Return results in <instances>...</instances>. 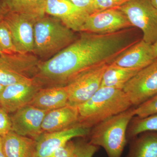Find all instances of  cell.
<instances>
[{"instance_id":"cell-20","label":"cell","mask_w":157,"mask_h":157,"mask_svg":"<svg viewBox=\"0 0 157 157\" xmlns=\"http://www.w3.org/2000/svg\"><path fill=\"white\" fill-rule=\"evenodd\" d=\"M128 157H157V133H141L132 142Z\"/></svg>"},{"instance_id":"cell-9","label":"cell","mask_w":157,"mask_h":157,"mask_svg":"<svg viewBox=\"0 0 157 157\" xmlns=\"http://www.w3.org/2000/svg\"><path fill=\"white\" fill-rule=\"evenodd\" d=\"M132 27H133L123 12L117 9H111L90 14L81 32L110 34Z\"/></svg>"},{"instance_id":"cell-6","label":"cell","mask_w":157,"mask_h":157,"mask_svg":"<svg viewBox=\"0 0 157 157\" xmlns=\"http://www.w3.org/2000/svg\"><path fill=\"white\" fill-rule=\"evenodd\" d=\"M0 16L10 30L17 52L22 54L33 53L34 25L37 18L9 11L4 6Z\"/></svg>"},{"instance_id":"cell-4","label":"cell","mask_w":157,"mask_h":157,"mask_svg":"<svg viewBox=\"0 0 157 157\" xmlns=\"http://www.w3.org/2000/svg\"><path fill=\"white\" fill-rule=\"evenodd\" d=\"M134 116V109L130 108L101 122L91 128L89 142L103 147L108 157H121L127 144L128 127Z\"/></svg>"},{"instance_id":"cell-26","label":"cell","mask_w":157,"mask_h":157,"mask_svg":"<svg viewBox=\"0 0 157 157\" xmlns=\"http://www.w3.org/2000/svg\"><path fill=\"white\" fill-rule=\"evenodd\" d=\"M99 147L90 142H76L75 143L73 157H93L99 149Z\"/></svg>"},{"instance_id":"cell-27","label":"cell","mask_w":157,"mask_h":157,"mask_svg":"<svg viewBox=\"0 0 157 157\" xmlns=\"http://www.w3.org/2000/svg\"><path fill=\"white\" fill-rule=\"evenodd\" d=\"M12 131V123L9 113L0 107V136L4 137Z\"/></svg>"},{"instance_id":"cell-13","label":"cell","mask_w":157,"mask_h":157,"mask_svg":"<svg viewBox=\"0 0 157 157\" xmlns=\"http://www.w3.org/2000/svg\"><path fill=\"white\" fill-rule=\"evenodd\" d=\"M45 14L58 18L68 28L81 32L89 13L68 0H46Z\"/></svg>"},{"instance_id":"cell-7","label":"cell","mask_w":157,"mask_h":157,"mask_svg":"<svg viewBox=\"0 0 157 157\" xmlns=\"http://www.w3.org/2000/svg\"><path fill=\"white\" fill-rule=\"evenodd\" d=\"M109 64H104L86 70L67 85L68 104L77 107L86 102L101 87L102 78Z\"/></svg>"},{"instance_id":"cell-10","label":"cell","mask_w":157,"mask_h":157,"mask_svg":"<svg viewBox=\"0 0 157 157\" xmlns=\"http://www.w3.org/2000/svg\"><path fill=\"white\" fill-rule=\"evenodd\" d=\"M42 88L34 78L6 86L0 96V107L8 113H13L29 105Z\"/></svg>"},{"instance_id":"cell-19","label":"cell","mask_w":157,"mask_h":157,"mask_svg":"<svg viewBox=\"0 0 157 157\" xmlns=\"http://www.w3.org/2000/svg\"><path fill=\"white\" fill-rule=\"evenodd\" d=\"M140 71L109 64L104 72L101 87L123 90L126 84Z\"/></svg>"},{"instance_id":"cell-5","label":"cell","mask_w":157,"mask_h":157,"mask_svg":"<svg viewBox=\"0 0 157 157\" xmlns=\"http://www.w3.org/2000/svg\"><path fill=\"white\" fill-rule=\"evenodd\" d=\"M126 15L133 27L140 29L143 40L152 44L157 40V9L150 0H129L117 8Z\"/></svg>"},{"instance_id":"cell-14","label":"cell","mask_w":157,"mask_h":157,"mask_svg":"<svg viewBox=\"0 0 157 157\" xmlns=\"http://www.w3.org/2000/svg\"><path fill=\"white\" fill-rule=\"evenodd\" d=\"M156 59L152 44L142 39L124 51L110 64L140 70L153 63Z\"/></svg>"},{"instance_id":"cell-3","label":"cell","mask_w":157,"mask_h":157,"mask_svg":"<svg viewBox=\"0 0 157 157\" xmlns=\"http://www.w3.org/2000/svg\"><path fill=\"white\" fill-rule=\"evenodd\" d=\"M76 39L74 31L58 18L45 14L34 23L33 54L41 58L52 57Z\"/></svg>"},{"instance_id":"cell-22","label":"cell","mask_w":157,"mask_h":157,"mask_svg":"<svg viewBox=\"0 0 157 157\" xmlns=\"http://www.w3.org/2000/svg\"><path fill=\"white\" fill-rule=\"evenodd\" d=\"M157 133V113L144 117L135 118L128 129V138H135L144 132Z\"/></svg>"},{"instance_id":"cell-16","label":"cell","mask_w":157,"mask_h":157,"mask_svg":"<svg viewBox=\"0 0 157 157\" xmlns=\"http://www.w3.org/2000/svg\"><path fill=\"white\" fill-rule=\"evenodd\" d=\"M68 99L67 86L43 87L39 90L29 105L49 111L67 105Z\"/></svg>"},{"instance_id":"cell-28","label":"cell","mask_w":157,"mask_h":157,"mask_svg":"<svg viewBox=\"0 0 157 157\" xmlns=\"http://www.w3.org/2000/svg\"><path fill=\"white\" fill-rule=\"evenodd\" d=\"M75 142L70 140L54 151L48 157H73Z\"/></svg>"},{"instance_id":"cell-15","label":"cell","mask_w":157,"mask_h":157,"mask_svg":"<svg viewBox=\"0 0 157 157\" xmlns=\"http://www.w3.org/2000/svg\"><path fill=\"white\" fill-rule=\"evenodd\" d=\"M77 107L67 105L48 111L42 121L44 133L58 132L78 124Z\"/></svg>"},{"instance_id":"cell-24","label":"cell","mask_w":157,"mask_h":157,"mask_svg":"<svg viewBox=\"0 0 157 157\" xmlns=\"http://www.w3.org/2000/svg\"><path fill=\"white\" fill-rule=\"evenodd\" d=\"M135 116L144 117L157 113V94L134 108Z\"/></svg>"},{"instance_id":"cell-30","label":"cell","mask_w":157,"mask_h":157,"mask_svg":"<svg viewBox=\"0 0 157 157\" xmlns=\"http://www.w3.org/2000/svg\"><path fill=\"white\" fill-rule=\"evenodd\" d=\"M0 157H5L3 148V138L0 136Z\"/></svg>"},{"instance_id":"cell-11","label":"cell","mask_w":157,"mask_h":157,"mask_svg":"<svg viewBox=\"0 0 157 157\" xmlns=\"http://www.w3.org/2000/svg\"><path fill=\"white\" fill-rule=\"evenodd\" d=\"M48 112L31 105L21 107L10 116L12 131L37 140L43 133L42 123Z\"/></svg>"},{"instance_id":"cell-12","label":"cell","mask_w":157,"mask_h":157,"mask_svg":"<svg viewBox=\"0 0 157 157\" xmlns=\"http://www.w3.org/2000/svg\"><path fill=\"white\" fill-rule=\"evenodd\" d=\"M91 129L77 124L58 132L43 133L36 140V157H48L54 151L74 137L89 135Z\"/></svg>"},{"instance_id":"cell-21","label":"cell","mask_w":157,"mask_h":157,"mask_svg":"<svg viewBox=\"0 0 157 157\" xmlns=\"http://www.w3.org/2000/svg\"><path fill=\"white\" fill-rule=\"evenodd\" d=\"M46 0H5L3 4L7 10L38 17L45 15Z\"/></svg>"},{"instance_id":"cell-18","label":"cell","mask_w":157,"mask_h":157,"mask_svg":"<svg viewBox=\"0 0 157 157\" xmlns=\"http://www.w3.org/2000/svg\"><path fill=\"white\" fill-rule=\"evenodd\" d=\"M33 78L25 74L22 66L14 55L3 54L0 57V84L3 86Z\"/></svg>"},{"instance_id":"cell-1","label":"cell","mask_w":157,"mask_h":157,"mask_svg":"<svg viewBox=\"0 0 157 157\" xmlns=\"http://www.w3.org/2000/svg\"><path fill=\"white\" fill-rule=\"evenodd\" d=\"M134 27L113 33L83 32L70 45L42 63L34 78L42 87L65 86L86 70L109 64L139 41Z\"/></svg>"},{"instance_id":"cell-2","label":"cell","mask_w":157,"mask_h":157,"mask_svg":"<svg viewBox=\"0 0 157 157\" xmlns=\"http://www.w3.org/2000/svg\"><path fill=\"white\" fill-rule=\"evenodd\" d=\"M132 106L123 90L101 87L88 101L77 106L78 124L91 128Z\"/></svg>"},{"instance_id":"cell-35","label":"cell","mask_w":157,"mask_h":157,"mask_svg":"<svg viewBox=\"0 0 157 157\" xmlns=\"http://www.w3.org/2000/svg\"><path fill=\"white\" fill-rule=\"evenodd\" d=\"M1 7H0V8H1Z\"/></svg>"},{"instance_id":"cell-25","label":"cell","mask_w":157,"mask_h":157,"mask_svg":"<svg viewBox=\"0 0 157 157\" xmlns=\"http://www.w3.org/2000/svg\"><path fill=\"white\" fill-rule=\"evenodd\" d=\"M129 0H94L90 11V14L106 9H117Z\"/></svg>"},{"instance_id":"cell-17","label":"cell","mask_w":157,"mask_h":157,"mask_svg":"<svg viewBox=\"0 0 157 157\" xmlns=\"http://www.w3.org/2000/svg\"><path fill=\"white\" fill-rule=\"evenodd\" d=\"M3 138L5 157H36V140L11 131Z\"/></svg>"},{"instance_id":"cell-32","label":"cell","mask_w":157,"mask_h":157,"mask_svg":"<svg viewBox=\"0 0 157 157\" xmlns=\"http://www.w3.org/2000/svg\"><path fill=\"white\" fill-rule=\"evenodd\" d=\"M152 5L157 9V0H150Z\"/></svg>"},{"instance_id":"cell-29","label":"cell","mask_w":157,"mask_h":157,"mask_svg":"<svg viewBox=\"0 0 157 157\" xmlns=\"http://www.w3.org/2000/svg\"><path fill=\"white\" fill-rule=\"evenodd\" d=\"M78 8L86 10L89 13L94 0H68Z\"/></svg>"},{"instance_id":"cell-8","label":"cell","mask_w":157,"mask_h":157,"mask_svg":"<svg viewBox=\"0 0 157 157\" xmlns=\"http://www.w3.org/2000/svg\"><path fill=\"white\" fill-rule=\"evenodd\" d=\"M132 105L137 106L157 94V59L140 70L124 86Z\"/></svg>"},{"instance_id":"cell-33","label":"cell","mask_w":157,"mask_h":157,"mask_svg":"<svg viewBox=\"0 0 157 157\" xmlns=\"http://www.w3.org/2000/svg\"><path fill=\"white\" fill-rule=\"evenodd\" d=\"M5 86H3V85L0 84V96H1V94L3 90L5 88Z\"/></svg>"},{"instance_id":"cell-23","label":"cell","mask_w":157,"mask_h":157,"mask_svg":"<svg viewBox=\"0 0 157 157\" xmlns=\"http://www.w3.org/2000/svg\"><path fill=\"white\" fill-rule=\"evenodd\" d=\"M1 13V12H0ZM0 51L3 54L17 53L15 49L11 32L6 23L0 16Z\"/></svg>"},{"instance_id":"cell-31","label":"cell","mask_w":157,"mask_h":157,"mask_svg":"<svg viewBox=\"0 0 157 157\" xmlns=\"http://www.w3.org/2000/svg\"><path fill=\"white\" fill-rule=\"evenodd\" d=\"M154 54L156 59H157V40L152 45Z\"/></svg>"},{"instance_id":"cell-34","label":"cell","mask_w":157,"mask_h":157,"mask_svg":"<svg viewBox=\"0 0 157 157\" xmlns=\"http://www.w3.org/2000/svg\"><path fill=\"white\" fill-rule=\"evenodd\" d=\"M3 54L2 53V52H1V51H0V57H1L2 56Z\"/></svg>"}]
</instances>
